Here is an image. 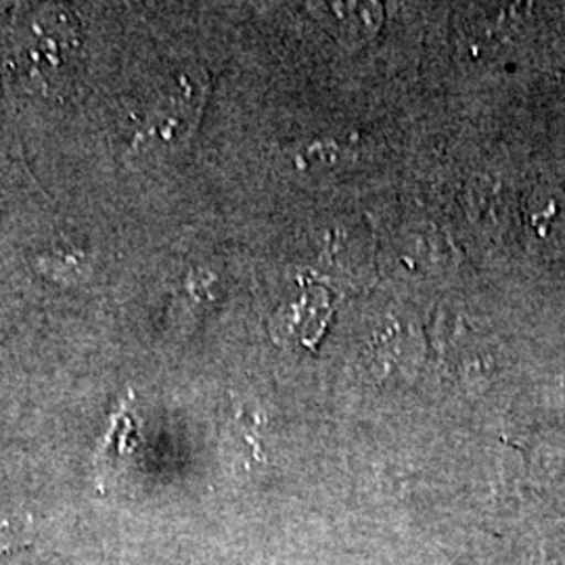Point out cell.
<instances>
[{
    "label": "cell",
    "mask_w": 565,
    "mask_h": 565,
    "mask_svg": "<svg viewBox=\"0 0 565 565\" xmlns=\"http://www.w3.org/2000/svg\"><path fill=\"white\" fill-rule=\"evenodd\" d=\"M39 266L53 279L76 281V279H82V275L86 273L88 258L84 256V252H61L57 256L42 258Z\"/></svg>",
    "instance_id": "2"
},
{
    "label": "cell",
    "mask_w": 565,
    "mask_h": 565,
    "mask_svg": "<svg viewBox=\"0 0 565 565\" xmlns=\"http://www.w3.org/2000/svg\"><path fill=\"white\" fill-rule=\"evenodd\" d=\"M34 541V522L30 515H11L0 520V559L20 555Z\"/></svg>",
    "instance_id": "1"
}]
</instances>
